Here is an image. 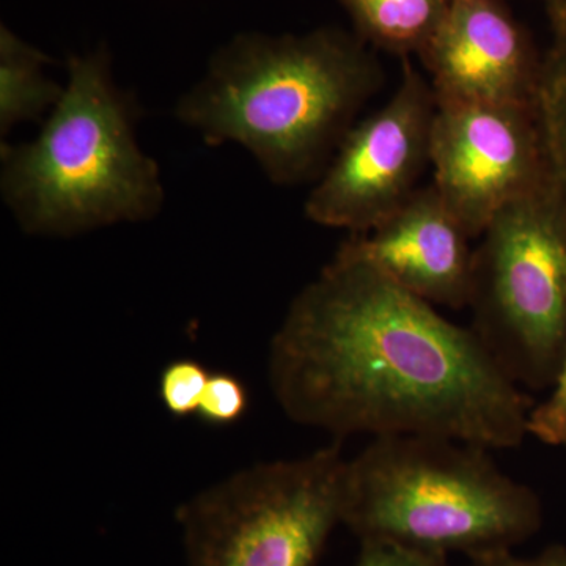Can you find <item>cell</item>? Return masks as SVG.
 Returning <instances> with one entry per match:
<instances>
[{"instance_id":"6da1fadb","label":"cell","mask_w":566,"mask_h":566,"mask_svg":"<svg viewBox=\"0 0 566 566\" xmlns=\"http://www.w3.org/2000/svg\"><path fill=\"white\" fill-rule=\"evenodd\" d=\"M268 375L290 420L338 439L439 436L516 449L535 406L472 327L340 248L290 304Z\"/></svg>"},{"instance_id":"7a4b0ae2","label":"cell","mask_w":566,"mask_h":566,"mask_svg":"<svg viewBox=\"0 0 566 566\" xmlns=\"http://www.w3.org/2000/svg\"><path fill=\"white\" fill-rule=\"evenodd\" d=\"M382 84L374 52L340 29L243 33L212 55L175 115L208 145L244 147L275 185H301L318 181Z\"/></svg>"},{"instance_id":"3957f363","label":"cell","mask_w":566,"mask_h":566,"mask_svg":"<svg viewBox=\"0 0 566 566\" xmlns=\"http://www.w3.org/2000/svg\"><path fill=\"white\" fill-rule=\"evenodd\" d=\"M61 102L36 139L0 145V191L25 233L70 238L159 214L158 163L142 150L140 109L106 50L71 55Z\"/></svg>"},{"instance_id":"277c9868","label":"cell","mask_w":566,"mask_h":566,"mask_svg":"<svg viewBox=\"0 0 566 566\" xmlns=\"http://www.w3.org/2000/svg\"><path fill=\"white\" fill-rule=\"evenodd\" d=\"M532 488L482 446L439 436H382L346 463L344 526L359 542L468 558L513 551L542 527Z\"/></svg>"},{"instance_id":"5b68a950","label":"cell","mask_w":566,"mask_h":566,"mask_svg":"<svg viewBox=\"0 0 566 566\" xmlns=\"http://www.w3.org/2000/svg\"><path fill=\"white\" fill-rule=\"evenodd\" d=\"M348 460L338 446L249 465L175 513L186 566H316L344 526Z\"/></svg>"},{"instance_id":"8992f818","label":"cell","mask_w":566,"mask_h":566,"mask_svg":"<svg viewBox=\"0 0 566 566\" xmlns=\"http://www.w3.org/2000/svg\"><path fill=\"white\" fill-rule=\"evenodd\" d=\"M472 329L517 386L556 381L566 342V221L549 189L502 208L474 249Z\"/></svg>"},{"instance_id":"52a82bcc","label":"cell","mask_w":566,"mask_h":566,"mask_svg":"<svg viewBox=\"0 0 566 566\" xmlns=\"http://www.w3.org/2000/svg\"><path fill=\"white\" fill-rule=\"evenodd\" d=\"M401 62V81L389 102L349 129L308 193V221L368 233L420 188L431 166L436 98L430 81L409 59Z\"/></svg>"},{"instance_id":"ba28073f","label":"cell","mask_w":566,"mask_h":566,"mask_svg":"<svg viewBox=\"0 0 566 566\" xmlns=\"http://www.w3.org/2000/svg\"><path fill=\"white\" fill-rule=\"evenodd\" d=\"M433 186L472 240L513 200L547 188L532 104L436 102Z\"/></svg>"},{"instance_id":"9c48e42d","label":"cell","mask_w":566,"mask_h":566,"mask_svg":"<svg viewBox=\"0 0 566 566\" xmlns=\"http://www.w3.org/2000/svg\"><path fill=\"white\" fill-rule=\"evenodd\" d=\"M419 59L436 102L534 104L542 57L504 0H452Z\"/></svg>"},{"instance_id":"30bf717a","label":"cell","mask_w":566,"mask_h":566,"mask_svg":"<svg viewBox=\"0 0 566 566\" xmlns=\"http://www.w3.org/2000/svg\"><path fill=\"white\" fill-rule=\"evenodd\" d=\"M471 240L431 182L371 232L349 234L340 249L424 303L460 311L471 296Z\"/></svg>"},{"instance_id":"8fae6325","label":"cell","mask_w":566,"mask_h":566,"mask_svg":"<svg viewBox=\"0 0 566 566\" xmlns=\"http://www.w3.org/2000/svg\"><path fill=\"white\" fill-rule=\"evenodd\" d=\"M549 50L539 63L534 114L545 156L547 189L566 221V0H543Z\"/></svg>"},{"instance_id":"7c38bea8","label":"cell","mask_w":566,"mask_h":566,"mask_svg":"<svg viewBox=\"0 0 566 566\" xmlns=\"http://www.w3.org/2000/svg\"><path fill=\"white\" fill-rule=\"evenodd\" d=\"M452 0H340L354 35L397 57H419L441 29Z\"/></svg>"},{"instance_id":"4fadbf2b","label":"cell","mask_w":566,"mask_h":566,"mask_svg":"<svg viewBox=\"0 0 566 566\" xmlns=\"http://www.w3.org/2000/svg\"><path fill=\"white\" fill-rule=\"evenodd\" d=\"M46 54L0 29V134L24 122H39L61 102L65 85L44 74Z\"/></svg>"},{"instance_id":"5bb4252c","label":"cell","mask_w":566,"mask_h":566,"mask_svg":"<svg viewBox=\"0 0 566 566\" xmlns=\"http://www.w3.org/2000/svg\"><path fill=\"white\" fill-rule=\"evenodd\" d=\"M210 376L207 367L193 359L167 364L159 376V398L166 411L177 419L196 416Z\"/></svg>"},{"instance_id":"9a60e30c","label":"cell","mask_w":566,"mask_h":566,"mask_svg":"<svg viewBox=\"0 0 566 566\" xmlns=\"http://www.w3.org/2000/svg\"><path fill=\"white\" fill-rule=\"evenodd\" d=\"M249 409V390L230 374H211L200 400L197 417L210 427H230L240 422Z\"/></svg>"},{"instance_id":"2e32d148","label":"cell","mask_w":566,"mask_h":566,"mask_svg":"<svg viewBox=\"0 0 566 566\" xmlns=\"http://www.w3.org/2000/svg\"><path fill=\"white\" fill-rule=\"evenodd\" d=\"M527 428L543 444L566 447V342L556 381L546 400L532 408Z\"/></svg>"},{"instance_id":"e0dca14e","label":"cell","mask_w":566,"mask_h":566,"mask_svg":"<svg viewBox=\"0 0 566 566\" xmlns=\"http://www.w3.org/2000/svg\"><path fill=\"white\" fill-rule=\"evenodd\" d=\"M353 566H447V557L392 543L363 542Z\"/></svg>"},{"instance_id":"ac0fdd59","label":"cell","mask_w":566,"mask_h":566,"mask_svg":"<svg viewBox=\"0 0 566 566\" xmlns=\"http://www.w3.org/2000/svg\"><path fill=\"white\" fill-rule=\"evenodd\" d=\"M465 566H566V547L551 546L535 557H517L512 551L469 558Z\"/></svg>"}]
</instances>
